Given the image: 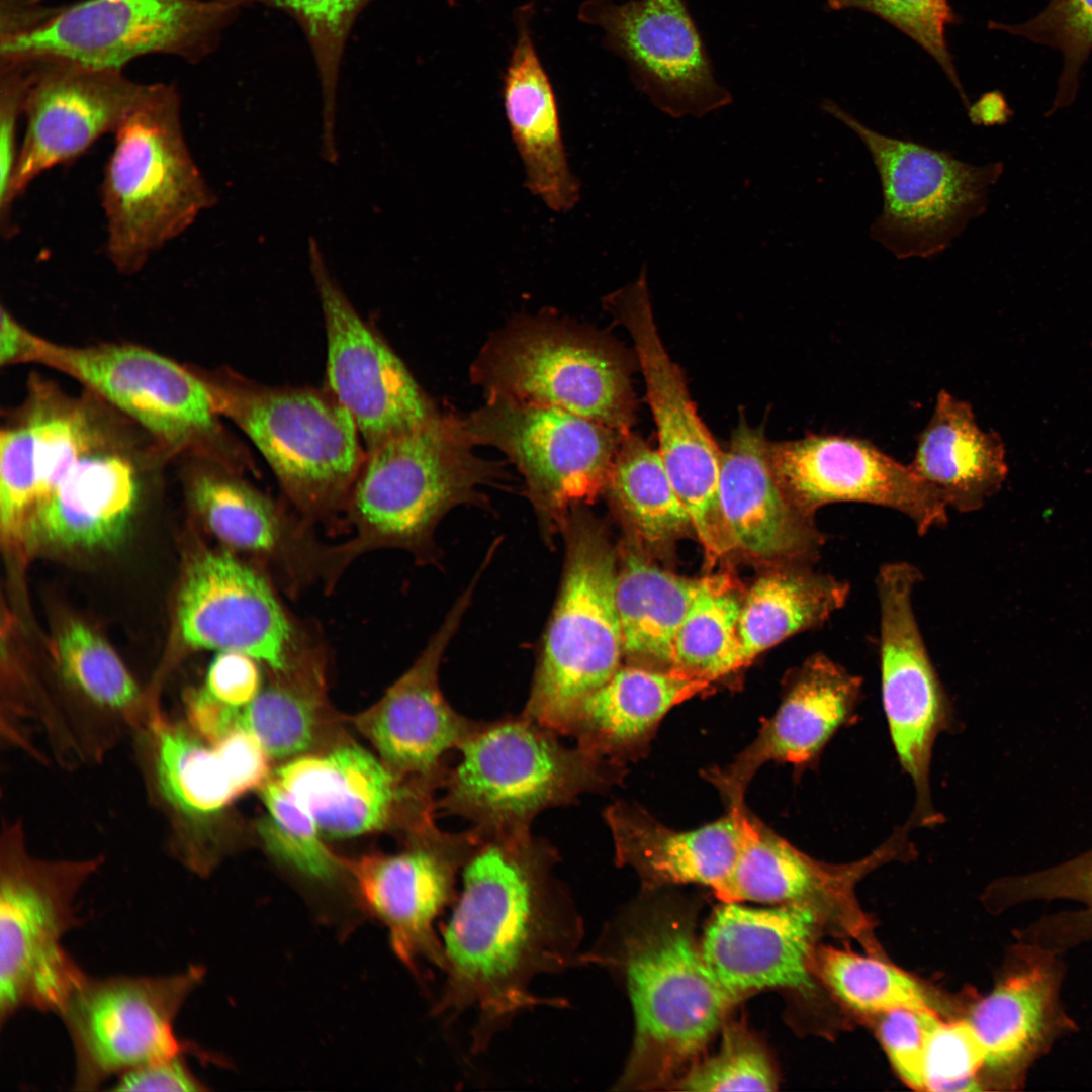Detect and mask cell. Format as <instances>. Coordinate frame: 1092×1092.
<instances>
[{
    "label": "cell",
    "mask_w": 1092,
    "mask_h": 1092,
    "mask_svg": "<svg viewBox=\"0 0 1092 1092\" xmlns=\"http://www.w3.org/2000/svg\"><path fill=\"white\" fill-rule=\"evenodd\" d=\"M25 130L12 181L14 202L41 174L86 153L116 131L146 84L122 70L63 60H33Z\"/></svg>",
    "instance_id": "cell-26"
},
{
    "label": "cell",
    "mask_w": 1092,
    "mask_h": 1092,
    "mask_svg": "<svg viewBox=\"0 0 1092 1092\" xmlns=\"http://www.w3.org/2000/svg\"><path fill=\"white\" fill-rule=\"evenodd\" d=\"M581 507L568 513L560 533L561 584L522 713L559 735H566L581 702L617 671L624 653L615 556Z\"/></svg>",
    "instance_id": "cell-8"
},
{
    "label": "cell",
    "mask_w": 1092,
    "mask_h": 1092,
    "mask_svg": "<svg viewBox=\"0 0 1092 1092\" xmlns=\"http://www.w3.org/2000/svg\"><path fill=\"white\" fill-rule=\"evenodd\" d=\"M822 109L854 132L873 159L883 207L870 234L896 258L940 254L985 211L1002 163L972 165L947 151L880 133L831 100Z\"/></svg>",
    "instance_id": "cell-12"
},
{
    "label": "cell",
    "mask_w": 1092,
    "mask_h": 1092,
    "mask_svg": "<svg viewBox=\"0 0 1092 1092\" xmlns=\"http://www.w3.org/2000/svg\"><path fill=\"white\" fill-rule=\"evenodd\" d=\"M828 7L863 10L895 26L936 61L969 107L945 37L947 26L958 22L948 0H829Z\"/></svg>",
    "instance_id": "cell-49"
},
{
    "label": "cell",
    "mask_w": 1092,
    "mask_h": 1092,
    "mask_svg": "<svg viewBox=\"0 0 1092 1092\" xmlns=\"http://www.w3.org/2000/svg\"><path fill=\"white\" fill-rule=\"evenodd\" d=\"M21 819L0 837V1022L28 1008L59 1014L86 973L62 943L80 920L75 903L103 855L49 858L28 846Z\"/></svg>",
    "instance_id": "cell-6"
},
{
    "label": "cell",
    "mask_w": 1092,
    "mask_h": 1092,
    "mask_svg": "<svg viewBox=\"0 0 1092 1092\" xmlns=\"http://www.w3.org/2000/svg\"><path fill=\"white\" fill-rule=\"evenodd\" d=\"M204 974L190 965L159 976L86 975L58 1014L73 1046L74 1090L95 1091L141 1065L187 1053L174 1023Z\"/></svg>",
    "instance_id": "cell-16"
},
{
    "label": "cell",
    "mask_w": 1092,
    "mask_h": 1092,
    "mask_svg": "<svg viewBox=\"0 0 1092 1092\" xmlns=\"http://www.w3.org/2000/svg\"><path fill=\"white\" fill-rule=\"evenodd\" d=\"M211 745L239 796L261 789L272 777L270 755L248 730L235 728Z\"/></svg>",
    "instance_id": "cell-53"
},
{
    "label": "cell",
    "mask_w": 1092,
    "mask_h": 1092,
    "mask_svg": "<svg viewBox=\"0 0 1092 1092\" xmlns=\"http://www.w3.org/2000/svg\"><path fill=\"white\" fill-rule=\"evenodd\" d=\"M114 1091L196 1092L208 1090L191 1071L183 1054L149 1062L116 1078Z\"/></svg>",
    "instance_id": "cell-55"
},
{
    "label": "cell",
    "mask_w": 1092,
    "mask_h": 1092,
    "mask_svg": "<svg viewBox=\"0 0 1092 1092\" xmlns=\"http://www.w3.org/2000/svg\"><path fill=\"white\" fill-rule=\"evenodd\" d=\"M266 815L257 830L268 853L309 887L308 907L341 937L367 917L347 858L333 852L308 811L274 778L260 789Z\"/></svg>",
    "instance_id": "cell-37"
},
{
    "label": "cell",
    "mask_w": 1092,
    "mask_h": 1092,
    "mask_svg": "<svg viewBox=\"0 0 1092 1092\" xmlns=\"http://www.w3.org/2000/svg\"><path fill=\"white\" fill-rule=\"evenodd\" d=\"M275 586L224 548L200 551L179 596L183 639L193 648L248 656L274 672L326 658L322 640L291 614Z\"/></svg>",
    "instance_id": "cell-17"
},
{
    "label": "cell",
    "mask_w": 1092,
    "mask_h": 1092,
    "mask_svg": "<svg viewBox=\"0 0 1092 1092\" xmlns=\"http://www.w3.org/2000/svg\"><path fill=\"white\" fill-rule=\"evenodd\" d=\"M811 970L849 1008L879 1015L897 1008L939 1013L935 996L919 980L878 956L831 946L815 947Z\"/></svg>",
    "instance_id": "cell-43"
},
{
    "label": "cell",
    "mask_w": 1092,
    "mask_h": 1092,
    "mask_svg": "<svg viewBox=\"0 0 1092 1092\" xmlns=\"http://www.w3.org/2000/svg\"><path fill=\"white\" fill-rule=\"evenodd\" d=\"M1060 956L1018 940L992 991L971 1007L966 1018L984 1054V1089H1020L1033 1064L1077 1031L1061 998Z\"/></svg>",
    "instance_id": "cell-27"
},
{
    "label": "cell",
    "mask_w": 1092,
    "mask_h": 1092,
    "mask_svg": "<svg viewBox=\"0 0 1092 1092\" xmlns=\"http://www.w3.org/2000/svg\"><path fill=\"white\" fill-rule=\"evenodd\" d=\"M607 488L648 541L669 539L691 525L658 450L632 432L621 439Z\"/></svg>",
    "instance_id": "cell-42"
},
{
    "label": "cell",
    "mask_w": 1092,
    "mask_h": 1092,
    "mask_svg": "<svg viewBox=\"0 0 1092 1092\" xmlns=\"http://www.w3.org/2000/svg\"><path fill=\"white\" fill-rule=\"evenodd\" d=\"M216 203L186 142L178 89L146 84L104 168L107 258L119 273L135 274Z\"/></svg>",
    "instance_id": "cell-4"
},
{
    "label": "cell",
    "mask_w": 1092,
    "mask_h": 1092,
    "mask_svg": "<svg viewBox=\"0 0 1092 1092\" xmlns=\"http://www.w3.org/2000/svg\"><path fill=\"white\" fill-rule=\"evenodd\" d=\"M139 497L138 473L108 444L82 456L37 509L28 532L63 547L100 548L124 534Z\"/></svg>",
    "instance_id": "cell-35"
},
{
    "label": "cell",
    "mask_w": 1092,
    "mask_h": 1092,
    "mask_svg": "<svg viewBox=\"0 0 1092 1092\" xmlns=\"http://www.w3.org/2000/svg\"><path fill=\"white\" fill-rule=\"evenodd\" d=\"M193 507L224 549L264 572L289 595L321 584L331 590L346 565L340 544H327L313 523L288 511L240 475L205 460L190 484Z\"/></svg>",
    "instance_id": "cell-22"
},
{
    "label": "cell",
    "mask_w": 1092,
    "mask_h": 1092,
    "mask_svg": "<svg viewBox=\"0 0 1092 1092\" xmlns=\"http://www.w3.org/2000/svg\"><path fill=\"white\" fill-rule=\"evenodd\" d=\"M989 28L1059 51L1063 68L1049 113L1075 100L1081 70L1092 52V0H1050L1038 14L1024 22H990Z\"/></svg>",
    "instance_id": "cell-47"
},
{
    "label": "cell",
    "mask_w": 1092,
    "mask_h": 1092,
    "mask_svg": "<svg viewBox=\"0 0 1092 1092\" xmlns=\"http://www.w3.org/2000/svg\"><path fill=\"white\" fill-rule=\"evenodd\" d=\"M487 395L560 407L626 435L634 420L628 362L597 332L550 315L518 317L477 357Z\"/></svg>",
    "instance_id": "cell-10"
},
{
    "label": "cell",
    "mask_w": 1092,
    "mask_h": 1092,
    "mask_svg": "<svg viewBox=\"0 0 1092 1092\" xmlns=\"http://www.w3.org/2000/svg\"><path fill=\"white\" fill-rule=\"evenodd\" d=\"M75 378L136 421L162 453H186L238 469L210 393L193 367L130 344L68 347L31 334L24 363Z\"/></svg>",
    "instance_id": "cell-11"
},
{
    "label": "cell",
    "mask_w": 1092,
    "mask_h": 1092,
    "mask_svg": "<svg viewBox=\"0 0 1092 1092\" xmlns=\"http://www.w3.org/2000/svg\"><path fill=\"white\" fill-rule=\"evenodd\" d=\"M474 445H490L517 466L544 536L606 488L624 435L560 407L490 394L462 419Z\"/></svg>",
    "instance_id": "cell-13"
},
{
    "label": "cell",
    "mask_w": 1092,
    "mask_h": 1092,
    "mask_svg": "<svg viewBox=\"0 0 1092 1092\" xmlns=\"http://www.w3.org/2000/svg\"><path fill=\"white\" fill-rule=\"evenodd\" d=\"M477 831L441 930L444 982L432 1009L445 1019L473 1016L474 1054L526 1011L565 1005L536 994V979L584 965L583 921L555 874L556 848L531 830Z\"/></svg>",
    "instance_id": "cell-1"
},
{
    "label": "cell",
    "mask_w": 1092,
    "mask_h": 1092,
    "mask_svg": "<svg viewBox=\"0 0 1092 1092\" xmlns=\"http://www.w3.org/2000/svg\"><path fill=\"white\" fill-rule=\"evenodd\" d=\"M849 594L847 581L825 573L789 571L759 579L740 610L737 669L791 635L823 624Z\"/></svg>",
    "instance_id": "cell-40"
},
{
    "label": "cell",
    "mask_w": 1092,
    "mask_h": 1092,
    "mask_svg": "<svg viewBox=\"0 0 1092 1092\" xmlns=\"http://www.w3.org/2000/svg\"><path fill=\"white\" fill-rule=\"evenodd\" d=\"M149 804L170 856L199 877L221 861L226 812L239 796L213 746L186 721L155 716L130 734Z\"/></svg>",
    "instance_id": "cell-19"
},
{
    "label": "cell",
    "mask_w": 1092,
    "mask_h": 1092,
    "mask_svg": "<svg viewBox=\"0 0 1092 1092\" xmlns=\"http://www.w3.org/2000/svg\"><path fill=\"white\" fill-rule=\"evenodd\" d=\"M607 307L628 330L646 385L658 452L710 563L734 548L720 498L722 451L699 417L680 368L659 336L648 290L647 268L610 294Z\"/></svg>",
    "instance_id": "cell-15"
},
{
    "label": "cell",
    "mask_w": 1092,
    "mask_h": 1092,
    "mask_svg": "<svg viewBox=\"0 0 1092 1092\" xmlns=\"http://www.w3.org/2000/svg\"><path fill=\"white\" fill-rule=\"evenodd\" d=\"M705 580L679 577L628 556L615 579L623 652L671 668L676 633Z\"/></svg>",
    "instance_id": "cell-41"
},
{
    "label": "cell",
    "mask_w": 1092,
    "mask_h": 1092,
    "mask_svg": "<svg viewBox=\"0 0 1092 1092\" xmlns=\"http://www.w3.org/2000/svg\"><path fill=\"white\" fill-rule=\"evenodd\" d=\"M604 817L617 863L632 868L648 889L699 884L712 889L722 902L729 900L750 819L744 804L730 806L716 821L686 831L668 828L625 803L609 806Z\"/></svg>",
    "instance_id": "cell-32"
},
{
    "label": "cell",
    "mask_w": 1092,
    "mask_h": 1092,
    "mask_svg": "<svg viewBox=\"0 0 1092 1092\" xmlns=\"http://www.w3.org/2000/svg\"><path fill=\"white\" fill-rule=\"evenodd\" d=\"M307 254L326 330V388L352 416L365 450L439 414L401 359L362 318L331 275L313 237L308 239Z\"/></svg>",
    "instance_id": "cell-20"
},
{
    "label": "cell",
    "mask_w": 1092,
    "mask_h": 1092,
    "mask_svg": "<svg viewBox=\"0 0 1092 1092\" xmlns=\"http://www.w3.org/2000/svg\"><path fill=\"white\" fill-rule=\"evenodd\" d=\"M1010 906L1036 900L1068 899L1082 906L1043 915L1017 930V939L1058 954L1092 940V858L1044 873L1009 879Z\"/></svg>",
    "instance_id": "cell-46"
},
{
    "label": "cell",
    "mask_w": 1092,
    "mask_h": 1092,
    "mask_svg": "<svg viewBox=\"0 0 1092 1092\" xmlns=\"http://www.w3.org/2000/svg\"><path fill=\"white\" fill-rule=\"evenodd\" d=\"M527 718L479 722L460 744L438 805L485 833L531 830L542 811L573 803L620 777L615 761L568 747Z\"/></svg>",
    "instance_id": "cell-7"
},
{
    "label": "cell",
    "mask_w": 1092,
    "mask_h": 1092,
    "mask_svg": "<svg viewBox=\"0 0 1092 1092\" xmlns=\"http://www.w3.org/2000/svg\"><path fill=\"white\" fill-rule=\"evenodd\" d=\"M106 444L89 404L32 379L24 406L0 435V520L9 545L27 538L37 509L72 466Z\"/></svg>",
    "instance_id": "cell-29"
},
{
    "label": "cell",
    "mask_w": 1092,
    "mask_h": 1092,
    "mask_svg": "<svg viewBox=\"0 0 1092 1092\" xmlns=\"http://www.w3.org/2000/svg\"><path fill=\"white\" fill-rule=\"evenodd\" d=\"M877 1032L888 1058L903 1082L924 1091V1059L929 1036L940 1021L928 1009L897 1008L877 1015Z\"/></svg>",
    "instance_id": "cell-52"
},
{
    "label": "cell",
    "mask_w": 1092,
    "mask_h": 1092,
    "mask_svg": "<svg viewBox=\"0 0 1092 1092\" xmlns=\"http://www.w3.org/2000/svg\"><path fill=\"white\" fill-rule=\"evenodd\" d=\"M394 854L370 853L347 858L367 916L387 929L397 959L415 976L426 967H445L436 921L457 899L456 882L474 850L478 831L441 830L435 820L405 834Z\"/></svg>",
    "instance_id": "cell-18"
},
{
    "label": "cell",
    "mask_w": 1092,
    "mask_h": 1092,
    "mask_svg": "<svg viewBox=\"0 0 1092 1092\" xmlns=\"http://www.w3.org/2000/svg\"><path fill=\"white\" fill-rule=\"evenodd\" d=\"M861 693L860 676L825 654L811 656L754 741L726 768L711 771V781L731 806L743 803L748 783L765 762H815L832 737L856 721Z\"/></svg>",
    "instance_id": "cell-31"
},
{
    "label": "cell",
    "mask_w": 1092,
    "mask_h": 1092,
    "mask_svg": "<svg viewBox=\"0 0 1092 1092\" xmlns=\"http://www.w3.org/2000/svg\"><path fill=\"white\" fill-rule=\"evenodd\" d=\"M818 916L798 905L754 908L722 902L700 941L714 979L734 1004L765 989H814L811 970Z\"/></svg>",
    "instance_id": "cell-30"
},
{
    "label": "cell",
    "mask_w": 1092,
    "mask_h": 1092,
    "mask_svg": "<svg viewBox=\"0 0 1092 1092\" xmlns=\"http://www.w3.org/2000/svg\"><path fill=\"white\" fill-rule=\"evenodd\" d=\"M967 109L971 122L980 126L1002 125L1012 115L1005 98L998 91L984 94Z\"/></svg>",
    "instance_id": "cell-56"
},
{
    "label": "cell",
    "mask_w": 1092,
    "mask_h": 1092,
    "mask_svg": "<svg viewBox=\"0 0 1092 1092\" xmlns=\"http://www.w3.org/2000/svg\"><path fill=\"white\" fill-rule=\"evenodd\" d=\"M473 446L462 419L437 414L366 450L345 509L354 528L340 544L346 563L380 549L435 559L441 519L457 506L484 503L481 488L503 477L502 464Z\"/></svg>",
    "instance_id": "cell-3"
},
{
    "label": "cell",
    "mask_w": 1092,
    "mask_h": 1092,
    "mask_svg": "<svg viewBox=\"0 0 1092 1092\" xmlns=\"http://www.w3.org/2000/svg\"><path fill=\"white\" fill-rule=\"evenodd\" d=\"M719 498L735 547L753 555L795 556L824 542L782 489L762 429L751 428L745 420L722 451Z\"/></svg>",
    "instance_id": "cell-33"
},
{
    "label": "cell",
    "mask_w": 1092,
    "mask_h": 1092,
    "mask_svg": "<svg viewBox=\"0 0 1092 1092\" xmlns=\"http://www.w3.org/2000/svg\"><path fill=\"white\" fill-rule=\"evenodd\" d=\"M909 466L948 509L971 513L1002 487L1008 472L1005 446L984 431L972 405L941 389L933 413L917 436Z\"/></svg>",
    "instance_id": "cell-36"
},
{
    "label": "cell",
    "mask_w": 1092,
    "mask_h": 1092,
    "mask_svg": "<svg viewBox=\"0 0 1092 1092\" xmlns=\"http://www.w3.org/2000/svg\"><path fill=\"white\" fill-rule=\"evenodd\" d=\"M982 1048L967 1018L940 1021L933 1028L925 1052L924 1091L984 1090Z\"/></svg>",
    "instance_id": "cell-50"
},
{
    "label": "cell",
    "mask_w": 1092,
    "mask_h": 1092,
    "mask_svg": "<svg viewBox=\"0 0 1092 1092\" xmlns=\"http://www.w3.org/2000/svg\"><path fill=\"white\" fill-rule=\"evenodd\" d=\"M906 823L867 856L847 863L817 860L750 816L727 902L751 901L811 909L822 926L866 942L877 950L871 922L855 896L857 883L876 869L916 853Z\"/></svg>",
    "instance_id": "cell-25"
},
{
    "label": "cell",
    "mask_w": 1092,
    "mask_h": 1092,
    "mask_svg": "<svg viewBox=\"0 0 1092 1092\" xmlns=\"http://www.w3.org/2000/svg\"><path fill=\"white\" fill-rule=\"evenodd\" d=\"M326 663L266 670L267 681L241 709L238 728L254 734L270 757L292 759L329 740L334 718L326 696Z\"/></svg>",
    "instance_id": "cell-39"
},
{
    "label": "cell",
    "mask_w": 1092,
    "mask_h": 1092,
    "mask_svg": "<svg viewBox=\"0 0 1092 1092\" xmlns=\"http://www.w3.org/2000/svg\"><path fill=\"white\" fill-rule=\"evenodd\" d=\"M273 778L313 818L322 836L349 838L434 819L440 778L404 777L354 743L290 759Z\"/></svg>",
    "instance_id": "cell-24"
},
{
    "label": "cell",
    "mask_w": 1092,
    "mask_h": 1092,
    "mask_svg": "<svg viewBox=\"0 0 1092 1092\" xmlns=\"http://www.w3.org/2000/svg\"><path fill=\"white\" fill-rule=\"evenodd\" d=\"M240 8L232 0H82L43 6L0 36V61L63 60L117 69L163 54L197 63L218 46Z\"/></svg>",
    "instance_id": "cell-9"
},
{
    "label": "cell",
    "mask_w": 1092,
    "mask_h": 1092,
    "mask_svg": "<svg viewBox=\"0 0 1092 1092\" xmlns=\"http://www.w3.org/2000/svg\"><path fill=\"white\" fill-rule=\"evenodd\" d=\"M578 17L604 32L605 48L663 113L701 118L732 102L684 0H587Z\"/></svg>",
    "instance_id": "cell-21"
},
{
    "label": "cell",
    "mask_w": 1092,
    "mask_h": 1092,
    "mask_svg": "<svg viewBox=\"0 0 1092 1092\" xmlns=\"http://www.w3.org/2000/svg\"><path fill=\"white\" fill-rule=\"evenodd\" d=\"M197 373L218 415L253 442L302 517L314 524L345 512L366 450L352 416L327 388L270 387L226 371Z\"/></svg>",
    "instance_id": "cell-5"
},
{
    "label": "cell",
    "mask_w": 1092,
    "mask_h": 1092,
    "mask_svg": "<svg viewBox=\"0 0 1092 1092\" xmlns=\"http://www.w3.org/2000/svg\"><path fill=\"white\" fill-rule=\"evenodd\" d=\"M239 8L260 4L281 10L301 28L312 53L322 89L323 158L339 160L336 143L337 90L350 31L373 0H232Z\"/></svg>",
    "instance_id": "cell-44"
},
{
    "label": "cell",
    "mask_w": 1092,
    "mask_h": 1092,
    "mask_svg": "<svg viewBox=\"0 0 1092 1092\" xmlns=\"http://www.w3.org/2000/svg\"><path fill=\"white\" fill-rule=\"evenodd\" d=\"M260 667L248 656L218 652L200 690L222 705L241 709L253 700L262 686Z\"/></svg>",
    "instance_id": "cell-54"
},
{
    "label": "cell",
    "mask_w": 1092,
    "mask_h": 1092,
    "mask_svg": "<svg viewBox=\"0 0 1092 1092\" xmlns=\"http://www.w3.org/2000/svg\"><path fill=\"white\" fill-rule=\"evenodd\" d=\"M531 8L516 15L517 39L503 81L506 117L522 160L526 186L551 210L571 209L579 184L570 171L551 82L530 30Z\"/></svg>",
    "instance_id": "cell-34"
},
{
    "label": "cell",
    "mask_w": 1092,
    "mask_h": 1092,
    "mask_svg": "<svg viewBox=\"0 0 1092 1092\" xmlns=\"http://www.w3.org/2000/svg\"><path fill=\"white\" fill-rule=\"evenodd\" d=\"M921 580L919 569L907 561L884 563L876 576L882 702L898 761L914 788L907 821L911 828H931L944 821L932 801V751L937 737L956 723L913 607Z\"/></svg>",
    "instance_id": "cell-14"
},
{
    "label": "cell",
    "mask_w": 1092,
    "mask_h": 1092,
    "mask_svg": "<svg viewBox=\"0 0 1092 1092\" xmlns=\"http://www.w3.org/2000/svg\"><path fill=\"white\" fill-rule=\"evenodd\" d=\"M445 1L451 6H454L455 3H456V0H445Z\"/></svg>",
    "instance_id": "cell-57"
},
{
    "label": "cell",
    "mask_w": 1092,
    "mask_h": 1092,
    "mask_svg": "<svg viewBox=\"0 0 1092 1092\" xmlns=\"http://www.w3.org/2000/svg\"><path fill=\"white\" fill-rule=\"evenodd\" d=\"M694 915L670 903L637 908L584 951V964L616 967L624 977L635 1033L616 1090L671 1086L698 1060L735 1005L709 971Z\"/></svg>",
    "instance_id": "cell-2"
},
{
    "label": "cell",
    "mask_w": 1092,
    "mask_h": 1092,
    "mask_svg": "<svg viewBox=\"0 0 1092 1092\" xmlns=\"http://www.w3.org/2000/svg\"><path fill=\"white\" fill-rule=\"evenodd\" d=\"M719 1051L696 1060L674 1082L681 1091H774L778 1077L768 1053L742 1024L723 1025Z\"/></svg>",
    "instance_id": "cell-48"
},
{
    "label": "cell",
    "mask_w": 1092,
    "mask_h": 1092,
    "mask_svg": "<svg viewBox=\"0 0 1092 1092\" xmlns=\"http://www.w3.org/2000/svg\"><path fill=\"white\" fill-rule=\"evenodd\" d=\"M34 71L33 61H0V232L14 235L12 181L20 142L19 122Z\"/></svg>",
    "instance_id": "cell-51"
},
{
    "label": "cell",
    "mask_w": 1092,
    "mask_h": 1092,
    "mask_svg": "<svg viewBox=\"0 0 1092 1092\" xmlns=\"http://www.w3.org/2000/svg\"><path fill=\"white\" fill-rule=\"evenodd\" d=\"M709 684L674 668L619 667L581 702L566 735L584 750L616 762L646 740L672 707Z\"/></svg>",
    "instance_id": "cell-38"
},
{
    "label": "cell",
    "mask_w": 1092,
    "mask_h": 1092,
    "mask_svg": "<svg viewBox=\"0 0 1092 1092\" xmlns=\"http://www.w3.org/2000/svg\"><path fill=\"white\" fill-rule=\"evenodd\" d=\"M728 584L724 576L706 577L676 633L671 668L710 682L737 670L741 606Z\"/></svg>",
    "instance_id": "cell-45"
},
{
    "label": "cell",
    "mask_w": 1092,
    "mask_h": 1092,
    "mask_svg": "<svg viewBox=\"0 0 1092 1092\" xmlns=\"http://www.w3.org/2000/svg\"><path fill=\"white\" fill-rule=\"evenodd\" d=\"M776 477L793 506L810 518L823 506L862 503L906 516L919 535L943 527L948 508L911 469L867 439L808 434L769 442Z\"/></svg>",
    "instance_id": "cell-23"
},
{
    "label": "cell",
    "mask_w": 1092,
    "mask_h": 1092,
    "mask_svg": "<svg viewBox=\"0 0 1092 1092\" xmlns=\"http://www.w3.org/2000/svg\"><path fill=\"white\" fill-rule=\"evenodd\" d=\"M476 580L477 576L412 666L375 704L352 718L381 759L401 776L446 779V754L457 750L479 724L455 711L439 685L443 655L469 606Z\"/></svg>",
    "instance_id": "cell-28"
}]
</instances>
